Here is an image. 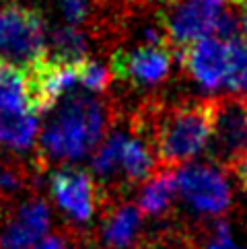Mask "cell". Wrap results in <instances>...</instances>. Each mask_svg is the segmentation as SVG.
I'll return each instance as SVG.
<instances>
[{"label":"cell","mask_w":247,"mask_h":249,"mask_svg":"<svg viewBox=\"0 0 247 249\" xmlns=\"http://www.w3.org/2000/svg\"><path fill=\"white\" fill-rule=\"evenodd\" d=\"M107 113L99 99L87 93H68L48 113L39 132V148L48 161L74 163L99 146Z\"/></svg>","instance_id":"obj_1"},{"label":"cell","mask_w":247,"mask_h":249,"mask_svg":"<svg viewBox=\"0 0 247 249\" xmlns=\"http://www.w3.org/2000/svg\"><path fill=\"white\" fill-rule=\"evenodd\" d=\"M214 99L194 101L167 109L157 118L155 148L165 165H188L208 146L212 136Z\"/></svg>","instance_id":"obj_2"},{"label":"cell","mask_w":247,"mask_h":249,"mask_svg":"<svg viewBox=\"0 0 247 249\" xmlns=\"http://www.w3.org/2000/svg\"><path fill=\"white\" fill-rule=\"evenodd\" d=\"M48 56V33L43 17L23 4L0 8V58L27 68Z\"/></svg>","instance_id":"obj_3"},{"label":"cell","mask_w":247,"mask_h":249,"mask_svg":"<svg viewBox=\"0 0 247 249\" xmlns=\"http://www.w3.org/2000/svg\"><path fill=\"white\" fill-rule=\"evenodd\" d=\"M181 202L200 216H220L231 208L233 192L227 175L214 165L188 163L175 171Z\"/></svg>","instance_id":"obj_4"},{"label":"cell","mask_w":247,"mask_h":249,"mask_svg":"<svg viewBox=\"0 0 247 249\" xmlns=\"http://www.w3.org/2000/svg\"><path fill=\"white\" fill-rule=\"evenodd\" d=\"M210 157L220 165L237 167L247 159V97L214 99Z\"/></svg>","instance_id":"obj_5"},{"label":"cell","mask_w":247,"mask_h":249,"mask_svg":"<svg viewBox=\"0 0 247 249\" xmlns=\"http://www.w3.org/2000/svg\"><path fill=\"white\" fill-rule=\"evenodd\" d=\"M175 50L171 43H142L132 50H116L111 54L109 74L134 87H151L165 81L173 66Z\"/></svg>","instance_id":"obj_6"},{"label":"cell","mask_w":247,"mask_h":249,"mask_svg":"<svg viewBox=\"0 0 247 249\" xmlns=\"http://www.w3.org/2000/svg\"><path fill=\"white\" fill-rule=\"evenodd\" d=\"M50 194L58 208L74 222H89L97 210V188L87 171L62 167L50 175Z\"/></svg>","instance_id":"obj_7"},{"label":"cell","mask_w":247,"mask_h":249,"mask_svg":"<svg viewBox=\"0 0 247 249\" xmlns=\"http://www.w3.org/2000/svg\"><path fill=\"white\" fill-rule=\"evenodd\" d=\"M177 60L192 74V78L204 89H218L227 81L229 70V43L210 35L192 43L177 54Z\"/></svg>","instance_id":"obj_8"},{"label":"cell","mask_w":247,"mask_h":249,"mask_svg":"<svg viewBox=\"0 0 247 249\" xmlns=\"http://www.w3.org/2000/svg\"><path fill=\"white\" fill-rule=\"evenodd\" d=\"M218 17L220 15L206 11L204 6L192 2V0H183V2L175 4L169 13H165L163 33L167 41L171 43V48L177 50L179 54L192 43L210 37V33H214L216 29Z\"/></svg>","instance_id":"obj_9"},{"label":"cell","mask_w":247,"mask_h":249,"mask_svg":"<svg viewBox=\"0 0 247 249\" xmlns=\"http://www.w3.org/2000/svg\"><path fill=\"white\" fill-rule=\"evenodd\" d=\"M39 132V115L31 109L25 95L0 91V146L27 150Z\"/></svg>","instance_id":"obj_10"},{"label":"cell","mask_w":247,"mask_h":249,"mask_svg":"<svg viewBox=\"0 0 247 249\" xmlns=\"http://www.w3.org/2000/svg\"><path fill=\"white\" fill-rule=\"evenodd\" d=\"M50 229V208L39 198L25 200L0 231V249H33Z\"/></svg>","instance_id":"obj_11"},{"label":"cell","mask_w":247,"mask_h":249,"mask_svg":"<svg viewBox=\"0 0 247 249\" xmlns=\"http://www.w3.org/2000/svg\"><path fill=\"white\" fill-rule=\"evenodd\" d=\"M140 229H142V212L134 204H122L105 218L101 239L111 249H128L138 239Z\"/></svg>","instance_id":"obj_12"},{"label":"cell","mask_w":247,"mask_h":249,"mask_svg":"<svg viewBox=\"0 0 247 249\" xmlns=\"http://www.w3.org/2000/svg\"><path fill=\"white\" fill-rule=\"evenodd\" d=\"M177 196L175 185V171L163 169L157 171L151 179H146L138 194V210L146 216H161L171 208Z\"/></svg>","instance_id":"obj_13"},{"label":"cell","mask_w":247,"mask_h":249,"mask_svg":"<svg viewBox=\"0 0 247 249\" xmlns=\"http://www.w3.org/2000/svg\"><path fill=\"white\" fill-rule=\"evenodd\" d=\"M128 142V134L122 130H111L91 157V171L99 181L113 183L122 179V153Z\"/></svg>","instance_id":"obj_14"},{"label":"cell","mask_w":247,"mask_h":249,"mask_svg":"<svg viewBox=\"0 0 247 249\" xmlns=\"http://www.w3.org/2000/svg\"><path fill=\"white\" fill-rule=\"evenodd\" d=\"M155 175V155L140 136H128L122 153V181L130 185L146 181Z\"/></svg>","instance_id":"obj_15"},{"label":"cell","mask_w":247,"mask_h":249,"mask_svg":"<svg viewBox=\"0 0 247 249\" xmlns=\"http://www.w3.org/2000/svg\"><path fill=\"white\" fill-rule=\"evenodd\" d=\"M87 37L78 27H56L52 33V58L66 64H78L87 60Z\"/></svg>","instance_id":"obj_16"},{"label":"cell","mask_w":247,"mask_h":249,"mask_svg":"<svg viewBox=\"0 0 247 249\" xmlns=\"http://www.w3.org/2000/svg\"><path fill=\"white\" fill-rule=\"evenodd\" d=\"M229 43V70L225 87L235 93L247 91V41L237 37Z\"/></svg>","instance_id":"obj_17"},{"label":"cell","mask_w":247,"mask_h":249,"mask_svg":"<svg viewBox=\"0 0 247 249\" xmlns=\"http://www.w3.org/2000/svg\"><path fill=\"white\" fill-rule=\"evenodd\" d=\"M76 72H78V83L91 93H101L109 85V70L97 60H89V58L83 60L76 66Z\"/></svg>","instance_id":"obj_18"},{"label":"cell","mask_w":247,"mask_h":249,"mask_svg":"<svg viewBox=\"0 0 247 249\" xmlns=\"http://www.w3.org/2000/svg\"><path fill=\"white\" fill-rule=\"evenodd\" d=\"M202 249H247V247L235 237V233H233V229H231L229 222L218 220L216 225L212 227V231L208 233Z\"/></svg>","instance_id":"obj_19"},{"label":"cell","mask_w":247,"mask_h":249,"mask_svg":"<svg viewBox=\"0 0 247 249\" xmlns=\"http://www.w3.org/2000/svg\"><path fill=\"white\" fill-rule=\"evenodd\" d=\"M0 91L25 95V68L0 58Z\"/></svg>","instance_id":"obj_20"},{"label":"cell","mask_w":247,"mask_h":249,"mask_svg":"<svg viewBox=\"0 0 247 249\" xmlns=\"http://www.w3.org/2000/svg\"><path fill=\"white\" fill-rule=\"evenodd\" d=\"M58 4L70 27H81L89 17V0H58Z\"/></svg>","instance_id":"obj_21"},{"label":"cell","mask_w":247,"mask_h":249,"mask_svg":"<svg viewBox=\"0 0 247 249\" xmlns=\"http://www.w3.org/2000/svg\"><path fill=\"white\" fill-rule=\"evenodd\" d=\"M25 177L15 167H0V190L4 194H15L21 190Z\"/></svg>","instance_id":"obj_22"},{"label":"cell","mask_w":247,"mask_h":249,"mask_svg":"<svg viewBox=\"0 0 247 249\" xmlns=\"http://www.w3.org/2000/svg\"><path fill=\"white\" fill-rule=\"evenodd\" d=\"M229 4L233 8V17L239 27L241 39L247 41V0H229Z\"/></svg>","instance_id":"obj_23"},{"label":"cell","mask_w":247,"mask_h":249,"mask_svg":"<svg viewBox=\"0 0 247 249\" xmlns=\"http://www.w3.org/2000/svg\"><path fill=\"white\" fill-rule=\"evenodd\" d=\"M33 249H68V243L62 235H48V237H43Z\"/></svg>","instance_id":"obj_24"},{"label":"cell","mask_w":247,"mask_h":249,"mask_svg":"<svg viewBox=\"0 0 247 249\" xmlns=\"http://www.w3.org/2000/svg\"><path fill=\"white\" fill-rule=\"evenodd\" d=\"M192 2H196V4H200V6H204L206 11L216 13V15L223 13V6H225V0H192Z\"/></svg>","instance_id":"obj_25"},{"label":"cell","mask_w":247,"mask_h":249,"mask_svg":"<svg viewBox=\"0 0 247 249\" xmlns=\"http://www.w3.org/2000/svg\"><path fill=\"white\" fill-rule=\"evenodd\" d=\"M237 169V175H239V179H241V183H243V188L247 190V159L243 163H239L235 167Z\"/></svg>","instance_id":"obj_26"},{"label":"cell","mask_w":247,"mask_h":249,"mask_svg":"<svg viewBox=\"0 0 247 249\" xmlns=\"http://www.w3.org/2000/svg\"><path fill=\"white\" fill-rule=\"evenodd\" d=\"M157 2H163V0H157ZM165 2H169V0H165Z\"/></svg>","instance_id":"obj_27"}]
</instances>
